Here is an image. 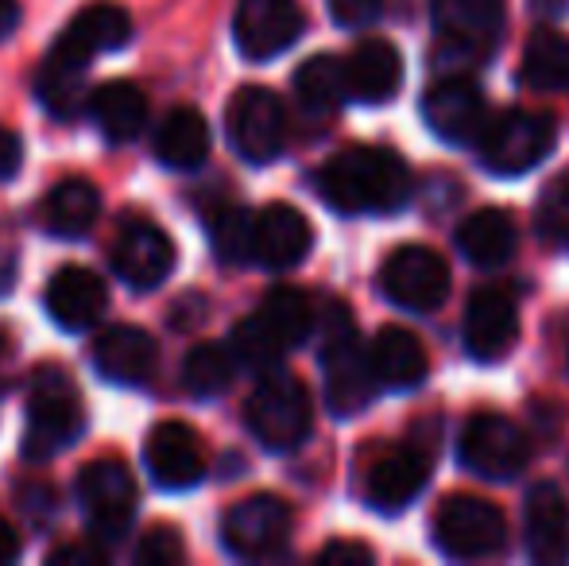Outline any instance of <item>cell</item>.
<instances>
[{"instance_id": "cell-45", "label": "cell", "mask_w": 569, "mask_h": 566, "mask_svg": "<svg viewBox=\"0 0 569 566\" xmlns=\"http://www.w3.org/2000/svg\"><path fill=\"white\" fill-rule=\"evenodd\" d=\"M4 354H8V334L0 330V357H4Z\"/></svg>"}, {"instance_id": "cell-7", "label": "cell", "mask_w": 569, "mask_h": 566, "mask_svg": "<svg viewBox=\"0 0 569 566\" xmlns=\"http://www.w3.org/2000/svg\"><path fill=\"white\" fill-rule=\"evenodd\" d=\"M380 287L399 310L430 315L450 295V268L427 245H403L380 268Z\"/></svg>"}, {"instance_id": "cell-17", "label": "cell", "mask_w": 569, "mask_h": 566, "mask_svg": "<svg viewBox=\"0 0 569 566\" xmlns=\"http://www.w3.org/2000/svg\"><path fill=\"white\" fill-rule=\"evenodd\" d=\"M174 268V241L151 221H132L120 229L113 245V272L136 291H151L171 276Z\"/></svg>"}, {"instance_id": "cell-36", "label": "cell", "mask_w": 569, "mask_h": 566, "mask_svg": "<svg viewBox=\"0 0 569 566\" xmlns=\"http://www.w3.org/2000/svg\"><path fill=\"white\" fill-rule=\"evenodd\" d=\"M539 229L547 241L555 245H569V175L558 182H550L547 195H542L539 206Z\"/></svg>"}, {"instance_id": "cell-38", "label": "cell", "mask_w": 569, "mask_h": 566, "mask_svg": "<svg viewBox=\"0 0 569 566\" xmlns=\"http://www.w3.org/2000/svg\"><path fill=\"white\" fill-rule=\"evenodd\" d=\"M383 0H330V16L341 28H365L380 16Z\"/></svg>"}, {"instance_id": "cell-37", "label": "cell", "mask_w": 569, "mask_h": 566, "mask_svg": "<svg viewBox=\"0 0 569 566\" xmlns=\"http://www.w3.org/2000/svg\"><path fill=\"white\" fill-rule=\"evenodd\" d=\"M182 555H187V547H182V536L174 528H151L148 536L140 539V547H136V559L148 563V566H171L179 563Z\"/></svg>"}, {"instance_id": "cell-2", "label": "cell", "mask_w": 569, "mask_h": 566, "mask_svg": "<svg viewBox=\"0 0 569 566\" xmlns=\"http://www.w3.org/2000/svg\"><path fill=\"white\" fill-rule=\"evenodd\" d=\"M322 377H326V404L333 416L349 419L372 404L376 388V369L372 354L360 346L352 315L341 302H330L322 315Z\"/></svg>"}, {"instance_id": "cell-23", "label": "cell", "mask_w": 569, "mask_h": 566, "mask_svg": "<svg viewBox=\"0 0 569 566\" xmlns=\"http://www.w3.org/2000/svg\"><path fill=\"white\" fill-rule=\"evenodd\" d=\"M159 361V349L151 341V334L136 330V326H113L109 334H101L93 346V365L109 385H143L151 380Z\"/></svg>"}, {"instance_id": "cell-1", "label": "cell", "mask_w": 569, "mask_h": 566, "mask_svg": "<svg viewBox=\"0 0 569 566\" xmlns=\"http://www.w3.org/2000/svg\"><path fill=\"white\" fill-rule=\"evenodd\" d=\"M318 190L338 214H396L411 198V171L388 148H349L322 167Z\"/></svg>"}, {"instance_id": "cell-28", "label": "cell", "mask_w": 569, "mask_h": 566, "mask_svg": "<svg viewBox=\"0 0 569 566\" xmlns=\"http://www.w3.org/2000/svg\"><path fill=\"white\" fill-rule=\"evenodd\" d=\"M101 210L98 187L86 179H62L54 182V190L43 198V229L62 241H78L93 229Z\"/></svg>"}, {"instance_id": "cell-25", "label": "cell", "mask_w": 569, "mask_h": 566, "mask_svg": "<svg viewBox=\"0 0 569 566\" xmlns=\"http://www.w3.org/2000/svg\"><path fill=\"white\" fill-rule=\"evenodd\" d=\"M368 354H372V369H376L380 388H391V393L419 388L430 373L427 349H422V341L415 338L411 330H403V326H383L372 338V346H368Z\"/></svg>"}, {"instance_id": "cell-31", "label": "cell", "mask_w": 569, "mask_h": 566, "mask_svg": "<svg viewBox=\"0 0 569 566\" xmlns=\"http://www.w3.org/2000/svg\"><path fill=\"white\" fill-rule=\"evenodd\" d=\"M256 318H260V326L283 349L307 341L310 330H315V307H310L307 295L295 291V287H271L260 307H256Z\"/></svg>"}, {"instance_id": "cell-18", "label": "cell", "mask_w": 569, "mask_h": 566, "mask_svg": "<svg viewBox=\"0 0 569 566\" xmlns=\"http://www.w3.org/2000/svg\"><path fill=\"white\" fill-rule=\"evenodd\" d=\"M422 117L427 125L450 143H472L480 140L488 125L485 113V93L469 82V78H446V82L430 86L422 98Z\"/></svg>"}, {"instance_id": "cell-30", "label": "cell", "mask_w": 569, "mask_h": 566, "mask_svg": "<svg viewBox=\"0 0 569 566\" xmlns=\"http://www.w3.org/2000/svg\"><path fill=\"white\" fill-rule=\"evenodd\" d=\"M132 39V16L120 4H109V0H98V4L82 8L74 20L62 31V43H70L82 54H106V51H120V47Z\"/></svg>"}, {"instance_id": "cell-22", "label": "cell", "mask_w": 569, "mask_h": 566, "mask_svg": "<svg viewBox=\"0 0 569 566\" xmlns=\"http://www.w3.org/2000/svg\"><path fill=\"white\" fill-rule=\"evenodd\" d=\"M86 75H90V54L74 51L70 43H54V51L43 59L36 78V93L43 101V109L59 121L82 113L86 106Z\"/></svg>"}, {"instance_id": "cell-33", "label": "cell", "mask_w": 569, "mask_h": 566, "mask_svg": "<svg viewBox=\"0 0 569 566\" xmlns=\"http://www.w3.org/2000/svg\"><path fill=\"white\" fill-rule=\"evenodd\" d=\"M295 90H299L302 106L310 109H338L349 93V62H341L338 54H315L299 67L295 75Z\"/></svg>"}, {"instance_id": "cell-10", "label": "cell", "mask_w": 569, "mask_h": 566, "mask_svg": "<svg viewBox=\"0 0 569 566\" xmlns=\"http://www.w3.org/2000/svg\"><path fill=\"white\" fill-rule=\"evenodd\" d=\"M78 500H82V513L90 520L93 536L113 544V539L124 536L136 516V481L120 461H90L78 474Z\"/></svg>"}, {"instance_id": "cell-32", "label": "cell", "mask_w": 569, "mask_h": 566, "mask_svg": "<svg viewBox=\"0 0 569 566\" xmlns=\"http://www.w3.org/2000/svg\"><path fill=\"white\" fill-rule=\"evenodd\" d=\"M523 82L539 93L569 90V39L558 31H535L523 47Z\"/></svg>"}, {"instance_id": "cell-35", "label": "cell", "mask_w": 569, "mask_h": 566, "mask_svg": "<svg viewBox=\"0 0 569 566\" xmlns=\"http://www.w3.org/2000/svg\"><path fill=\"white\" fill-rule=\"evenodd\" d=\"M210 241L221 265L237 268L256 260V214L244 206H226L210 218Z\"/></svg>"}, {"instance_id": "cell-26", "label": "cell", "mask_w": 569, "mask_h": 566, "mask_svg": "<svg viewBox=\"0 0 569 566\" xmlns=\"http://www.w3.org/2000/svg\"><path fill=\"white\" fill-rule=\"evenodd\" d=\"M457 249L477 268H503L519 249V226L508 210H477L457 229Z\"/></svg>"}, {"instance_id": "cell-16", "label": "cell", "mask_w": 569, "mask_h": 566, "mask_svg": "<svg viewBox=\"0 0 569 566\" xmlns=\"http://www.w3.org/2000/svg\"><path fill=\"white\" fill-rule=\"evenodd\" d=\"M143 461H148L151 481L167 493L194 489L206 474L202 443H198V435L187 424L151 427L148 443H143Z\"/></svg>"}, {"instance_id": "cell-19", "label": "cell", "mask_w": 569, "mask_h": 566, "mask_svg": "<svg viewBox=\"0 0 569 566\" xmlns=\"http://www.w3.org/2000/svg\"><path fill=\"white\" fill-rule=\"evenodd\" d=\"M315 245V229L295 206L271 202L256 214V260L271 272H287V268L302 265Z\"/></svg>"}, {"instance_id": "cell-40", "label": "cell", "mask_w": 569, "mask_h": 566, "mask_svg": "<svg viewBox=\"0 0 569 566\" xmlns=\"http://www.w3.org/2000/svg\"><path fill=\"white\" fill-rule=\"evenodd\" d=\"M20 163H23V143L16 137L12 129L0 125V182L16 179L20 175Z\"/></svg>"}, {"instance_id": "cell-34", "label": "cell", "mask_w": 569, "mask_h": 566, "mask_svg": "<svg viewBox=\"0 0 569 566\" xmlns=\"http://www.w3.org/2000/svg\"><path fill=\"white\" fill-rule=\"evenodd\" d=\"M232 369H237V357H232L229 346L202 341L182 361V385L198 400H210V396H221L232 385Z\"/></svg>"}, {"instance_id": "cell-15", "label": "cell", "mask_w": 569, "mask_h": 566, "mask_svg": "<svg viewBox=\"0 0 569 566\" xmlns=\"http://www.w3.org/2000/svg\"><path fill=\"white\" fill-rule=\"evenodd\" d=\"M430 4L442 43L465 59H480L500 39L503 0H430Z\"/></svg>"}, {"instance_id": "cell-12", "label": "cell", "mask_w": 569, "mask_h": 566, "mask_svg": "<svg viewBox=\"0 0 569 566\" xmlns=\"http://www.w3.org/2000/svg\"><path fill=\"white\" fill-rule=\"evenodd\" d=\"M232 36H237V47L244 59H276V54H283L302 36L299 0H240Z\"/></svg>"}, {"instance_id": "cell-14", "label": "cell", "mask_w": 569, "mask_h": 566, "mask_svg": "<svg viewBox=\"0 0 569 566\" xmlns=\"http://www.w3.org/2000/svg\"><path fill=\"white\" fill-rule=\"evenodd\" d=\"M519 341V307L503 287H485L465 307V349L480 365H496Z\"/></svg>"}, {"instance_id": "cell-27", "label": "cell", "mask_w": 569, "mask_h": 566, "mask_svg": "<svg viewBox=\"0 0 569 566\" xmlns=\"http://www.w3.org/2000/svg\"><path fill=\"white\" fill-rule=\"evenodd\" d=\"M90 117L109 143H132L148 125V98L132 82H106L90 93Z\"/></svg>"}, {"instance_id": "cell-9", "label": "cell", "mask_w": 569, "mask_h": 566, "mask_svg": "<svg viewBox=\"0 0 569 566\" xmlns=\"http://www.w3.org/2000/svg\"><path fill=\"white\" fill-rule=\"evenodd\" d=\"M438 547H442L450 559H485L496 555L508 539V524L503 513L492 500L480 497H450L438 513Z\"/></svg>"}, {"instance_id": "cell-20", "label": "cell", "mask_w": 569, "mask_h": 566, "mask_svg": "<svg viewBox=\"0 0 569 566\" xmlns=\"http://www.w3.org/2000/svg\"><path fill=\"white\" fill-rule=\"evenodd\" d=\"M109 295L106 284L86 268H59L47 284V315L70 334H82L90 326H98V318L106 315Z\"/></svg>"}, {"instance_id": "cell-44", "label": "cell", "mask_w": 569, "mask_h": 566, "mask_svg": "<svg viewBox=\"0 0 569 566\" xmlns=\"http://www.w3.org/2000/svg\"><path fill=\"white\" fill-rule=\"evenodd\" d=\"M20 23V4L16 0H0V39H8Z\"/></svg>"}, {"instance_id": "cell-4", "label": "cell", "mask_w": 569, "mask_h": 566, "mask_svg": "<svg viewBox=\"0 0 569 566\" xmlns=\"http://www.w3.org/2000/svg\"><path fill=\"white\" fill-rule=\"evenodd\" d=\"M558 125L550 113L539 109H508V113L492 117L480 132V163L492 175H523L535 163L555 151Z\"/></svg>"}, {"instance_id": "cell-39", "label": "cell", "mask_w": 569, "mask_h": 566, "mask_svg": "<svg viewBox=\"0 0 569 566\" xmlns=\"http://www.w3.org/2000/svg\"><path fill=\"white\" fill-rule=\"evenodd\" d=\"M318 563H326V566H368V563H372V547L352 544V539H338V544L322 547Z\"/></svg>"}, {"instance_id": "cell-24", "label": "cell", "mask_w": 569, "mask_h": 566, "mask_svg": "<svg viewBox=\"0 0 569 566\" xmlns=\"http://www.w3.org/2000/svg\"><path fill=\"white\" fill-rule=\"evenodd\" d=\"M403 86V54L388 39H360L349 54V93L365 106H383Z\"/></svg>"}, {"instance_id": "cell-43", "label": "cell", "mask_w": 569, "mask_h": 566, "mask_svg": "<svg viewBox=\"0 0 569 566\" xmlns=\"http://www.w3.org/2000/svg\"><path fill=\"white\" fill-rule=\"evenodd\" d=\"M98 552H86V547H59L51 552V563H98Z\"/></svg>"}, {"instance_id": "cell-11", "label": "cell", "mask_w": 569, "mask_h": 566, "mask_svg": "<svg viewBox=\"0 0 569 566\" xmlns=\"http://www.w3.org/2000/svg\"><path fill=\"white\" fill-rule=\"evenodd\" d=\"M221 539L237 559H268L291 539V508L271 493H256L229 508L221 524Z\"/></svg>"}, {"instance_id": "cell-5", "label": "cell", "mask_w": 569, "mask_h": 566, "mask_svg": "<svg viewBox=\"0 0 569 566\" xmlns=\"http://www.w3.org/2000/svg\"><path fill=\"white\" fill-rule=\"evenodd\" d=\"M248 430L268 450H295L310 435V393L291 373H268L248 396Z\"/></svg>"}, {"instance_id": "cell-6", "label": "cell", "mask_w": 569, "mask_h": 566, "mask_svg": "<svg viewBox=\"0 0 569 566\" xmlns=\"http://www.w3.org/2000/svg\"><path fill=\"white\" fill-rule=\"evenodd\" d=\"M226 132L240 159L248 163H271L287 143L283 101L263 86H244L232 93L226 109Z\"/></svg>"}, {"instance_id": "cell-42", "label": "cell", "mask_w": 569, "mask_h": 566, "mask_svg": "<svg viewBox=\"0 0 569 566\" xmlns=\"http://www.w3.org/2000/svg\"><path fill=\"white\" fill-rule=\"evenodd\" d=\"M16 555H20V536H16L12 524H8L4 516H0V566L12 563Z\"/></svg>"}, {"instance_id": "cell-13", "label": "cell", "mask_w": 569, "mask_h": 566, "mask_svg": "<svg viewBox=\"0 0 569 566\" xmlns=\"http://www.w3.org/2000/svg\"><path fill=\"white\" fill-rule=\"evenodd\" d=\"M430 477V446L411 438V443L391 446L388 454L372 461L365 477V500L376 513H399L422 493Z\"/></svg>"}, {"instance_id": "cell-29", "label": "cell", "mask_w": 569, "mask_h": 566, "mask_svg": "<svg viewBox=\"0 0 569 566\" xmlns=\"http://www.w3.org/2000/svg\"><path fill=\"white\" fill-rule=\"evenodd\" d=\"M156 156L171 171H194L210 156V125L198 109H174L156 132Z\"/></svg>"}, {"instance_id": "cell-41", "label": "cell", "mask_w": 569, "mask_h": 566, "mask_svg": "<svg viewBox=\"0 0 569 566\" xmlns=\"http://www.w3.org/2000/svg\"><path fill=\"white\" fill-rule=\"evenodd\" d=\"M16 284V249L8 241H0V299L12 291Z\"/></svg>"}, {"instance_id": "cell-3", "label": "cell", "mask_w": 569, "mask_h": 566, "mask_svg": "<svg viewBox=\"0 0 569 566\" xmlns=\"http://www.w3.org/2000/svg\"><path fill=\"white\" fill-rule=\"evenodd\" d=\"M86 427L82 396L62 369H39L28 400V430H23V458L47 461L67 450Z\"/></svg>"}, {"instance_id": "cell-8", "label": "cell", "mask_w": 569, "mask_h": 566, "mask_svg": "<svg viewBox=\"0 0 569 566\" xmlns=\"http://www.w3.org/2000/svg\"><path fill=\"white\" fill-rule=\"evenodd\" d=\"M531 458V443H527L523 427H516L503 416H472L461 430V466L472 469L477 477L488 481H508Z\"/></svg>"}, {"instance_id": "cell-21", "label": "cell", "mask_w": 569, "mask_h": 566, "mask_svg": "<svg viewBox=\"0 0 569 566\" xmlns=\"http://www.w3.org/2000/svg\"><path fill=\"white\" fill-rule=\"evenodd\" d=\"M527 552L542 566L569 559V500L550 481L535 485L527 497Z\"/></svg>"}]
</instances>
